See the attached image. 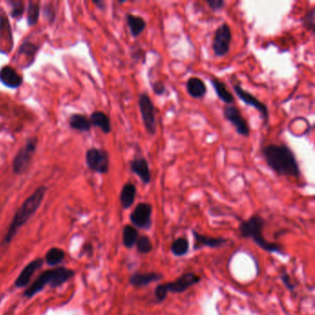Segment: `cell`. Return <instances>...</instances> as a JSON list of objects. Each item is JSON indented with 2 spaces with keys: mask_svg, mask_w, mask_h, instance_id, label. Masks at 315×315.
Segmentation results:
<instances>
[{
  "mask_svg": "<svg viewBox=\"0 0 315 315\" xmlns=\"http://www.w3.org/2000/svg\"><path fill=\"white\" fill-rule=\"evenodd\" d=\"M265 163L275 174L280 177L299 178L300 168L295 153L286 144L271 143L262 150Z\"/></svg>",
  "mask_w": 315,
  "mask_h": 315,
  "instance_id": "cell-1",
  "label": "cell"
},
{
  "mask_svg": "<svg viewBox=\"0 0 315 315\" xmlns=\"http://www.w3.org/2000/svg\"><path fill=\"white\" fill-rule=\"evenodd\" d=\"M265 225L264 218L259 215H253L249 219L239 224V234L243 239H251L260 249L270 253H278L286 256L282 246L275 242H270L263 237V230Z\"/></svg>",
  "mask_w": 315,
  "mask_h": 315,
  "instance_id": "cell-2",
  "label": "cell"
},
{
  "mask_svg": "<svg viewBox=\"0 0 315 315\" xmlns=\"http://www.w3.org/2000/svg\"><path fill=\"white\" fill-rule=\"evenodd\" d=\"M47 189L44 186L39 187L35 193H33L29 198L24 202L23 205L19 208L17 213L15 214L14 218L12 220L10 229L7 233L4 242L10 243L12 239L17 234L18 230L24 226L26 222L29 220L31 216L35 214L36 210L39 208L41 205L42 201L45 197Z\"/></svg>",
  "mask_w": 315,
  "mask_h": 315,
  "instance_id": "cell-3",
  "label": "cell"
},
{
  "mask_svg": "<svg viewBox=\"0 0 315 315\" xmlns=\"http://www.w3.org/2000/svg\"><path fill=\"white\" fill-rule=\"evenodd\" d=\"M73 274H74L73 271L66 268L54 269L47 271L43 273L38 277V279L25 291V296L29 298L33 297L35 294L42 290L47 284H50V286L54 287L60 286L68 279H70Z\"/></svg>",
  "mask_w": 315,
  "mask_h": 315,
  "instance_id": "cell-4",
  "label": "cell"
},
{
  "mask_svg": "<svg viewBox=\"0 0 315 315\" xmlns=\"http://www.w3.org/2000/svg\"><path fill=\"white\" fill-rule=\"evenodd\" d=\"M138 105L142 123L147 133L151 136H154L158 131L155 106L149 94L147 93H141L139 95Z\"/></svg>",
  "mask_w": 315,
  "mask_h": 315,
  "instance_id": "cell-5",
  "label": "cell"
},
{
  "mask_svg": "<svg viewBox=\"0 0 315 315\" xmlns=\"http://www.w3.org/2000/svg\"><path fill=\"white\" fill-rule=\"evenodd\" d=\"M232 31L227 23L217 27L212 42V49L216 58H224L230 50Z\"/></svg>",
  "mask_w": 315,
  "mask_h": 315,
  "instance_id": "cell-6",
  "label": "cell"
},
{
  "mask_svg": "<svg viewBox=\"0 0 315 315\" xmlns=\"http://www.w3.org/2000/svg\"><path fill=\"white\" fill-rule=\"evenodd\" d=\"M224 117L225 119L233 126L237 133L248 138L251 133V128L248 121L241 115L237 106L233 105H227L224 107Z\"/></svg>",
  "mask_w": 315,
  "mask_h": 315,
  "instance_id": "cell-7",
  "label": "cell"
},
{
  "mask_svg": "<svg viewBox=\"0 0 315 315\" xmlns=\"http://www.w3.org/2000/svg\"><path fill=\"white\" fill-rule=\"evenodd\" d=\"M152 205L141 202L129 215V220L135 228L148 230L152 228Z\"/></svg>",
  "mask_w": 315,
  "mask_h": 315,
  "instance_id": "cell-8",
  "label": "cell"
},
{
  "mask_svg": "<svg viewBox=\"0 0 315 315\" xmlns=\"http://www.w3.org/2000/svg\"><path fill=\"white\" fill-rule=\"evenodd\" d=\"M36 144H37L36 138L30 139L27 143L19 151L13 162V170L15 173L22 174L29 168L34 153L36 150Z\"/></svg>",
  "mask_w": 315,
  "mask_h": 315,
  "instance_id": "cell-9",
  "label": "cell"
},
{
  "mask_svg": "<svg viewBox=\"0 0 315 315\" xmlns=\"http://www.w3.org/2000/svg\"><path fill=\"white\" fill-rule=\"evenodd\" d=\"M88 167L100 174H105L109 170V156L105 150L92 148L86 153Z\"/></svg>",
  "mask_w": 315,
  "mask_h": 315,
  "instance_id": "cell-10",
  "label": "cell"
},
{
  "mask_svg": "<svg viewBox=\"0 0 315 315\" xmlns=\"http://www.w3.org/2000/svg\"><path fill=\"white\" fill-rule=\"evenodd\" d=\"M233 89L234 92L236 93L239 99L241 100L245 105L256 109L260 113V115L262 116L265 123H267L269 119V111L266 105L256 98L254 95H252L251 93L245 91L239 83H235V84L233 83Z\"/></svg>",
  "mask_w": 315,
  "mask_h": 315,
  "instance_id": "cell-11",
  "label": "cell"
},
{
  "mask_svg": "<svg viewBox=\"0 0 315 315\" xmlns=\"http://www.w3.org/2000/svg\"><path fill=\"white\" fill-rule=\"evenodd\" d=\"M201 282V276L198 274L189 272L185 274H181L179 278L176 280L171 281L169 283H165L164 286L167 289L168 293H183L189 288L197 285Z\"/></svg>",
  "mask_w": 315,
  "mask_h": 315,
  "instance_id": "cell-12",
  "label": "cell"
},
{
  "mask_svg": "<svg viewBox=\"0 0 315 315\" xmlns=\"http://www.w3.org/2000/svg\"><path fill=\"white\" fill-rule=\"evenodd\" d=\"M129 169L132 173L140 178L144 185L152 181V173L145 158H135L129 162Z\"/></svg>",
  "mask_w": 315,
  "mask_h": 315,
  "instance_id": "cell-13",
  "label": "cell"
},
{
  "mask_svg": "<svg viewBox=\"0 0 315 315\" xmlns=\"http://www.w3.org/2000/svg\"><path fill=\"white\" fill-rule=\"evenodd\" d=\"M193 238H194V250H199L203 247L209 248H220L228 243V239L225 238H215L210 236H205L200 234L195 230H193Z\"/></svg>",
  "mask_w": 315,
  "mask_h": 315,
  "instance_id": "cell-14",
  "label": "cell"
},
{
  "mask_svg": "<svg viewBox=\"0 0 315 315\" xmlns=\"http://www.w3.org/2000/svg\"><path fill=\"white\" fill-rule=\"evenodd\" d=\"M163 278V274L156 272L151 273H134L129 276V284L134 287H143L151 283L158 282Z\"/></svg>",
  "mask_w": 315,
  "mask_h": 315,
  "instance_id": "cell-15",
  "label": "cell"
},
{
  "mask_svg": "<svg viewBox=\"0 0 315 315\" xmlns=\"http://www.w3.org/2000/svg\"><path fill=\"white\" fill-rule=\"evenodd\" d=\"M0 81L7 87L16 89L22 85L23 77L18 74L16 70L12 69V67L6 66L0 70Z\"/></svg>",
  "mask_w": 315,
  "mask_h": 315,
  "instance_id": "cell-16",
  "label": "cell"
},
{
  "mask_svg": "<svg viewBox=\"0 0 315 315\" xmlns=\"http://www.w3.org/2000/svg\"><path fill=\"white\" fill-rule=\"evenodd\" d=\"M186 89L189 95L195 99L204 98L207 93V87L205 82L197 77H192L188 80Z\"/></svg>",
  "mask_w": 315,
  "mask_h": 315,
  "instance_id": "cell-17",
  "label": "cell"
},
{
  "mask_svg": "<svg viewBox=\"0 0 315 315\" xmlns=\"http://www.w3.org/2000/svg\"><path fill=\"white\" fill-rule=\"evenodd\" d=\"M210 82L211 84L215 89L216 96L226 105H232L235 102V98H234L233 94H231V92L228 90L226 83L216 78H211Z\"/></svg>",
  "mask_w": 315,
  "mask_h": 315,
  "instance_id": "cell-18",
  "label": "cell"
},
{
  "mask_svg": "<svg viewBox=\"0 0 315 315\" xmlns=\"http://www.w3.org/2000/svg\"><path fill=\"white\" fill-rule=\"evenodd\" d=\"M126 21H127V24L129 29V33L132 37L137 38L145 31L147 24L143 18L131 14V13H128L126 16Z\"/></svg>",
  "mask_w": 315,
  "mask_h": 315,
  "instance_id": "cell-19",
  "label": "cell"
},
{
  "mask_svg": "<svg viewBox=\"0 0 315 315\" xmlns=\"http://www.w3.org/2000/svg\"><path fill=\"white\" fill-rule=\"evenodd\" d=\"M42 264H43V260L41 259H37L33 261L32 263H30L19 275L17 280L15 282L16 286L23 287V286H27L31 280V277L34 275L37 269L41 267Z\"/></svg>",
  "mask_w": 315,
  "mask_h": 315,
  "instance_id": "cell-20",
  "label": "cell"
},
{
  "mask_svg": "<svg viewBox=\"0 0 315 315\" xmlns=\"http://www.w3.org/2000/svg\"><path fill=\"white\" fill-rule=\"evenodd\" d=\"M137 195V188L133 183L128 182L122 187L119 200L123 209H129L134 204L135 198Z\"/></svg>",
  "mask_w": 315,
  "mask_h": 315,
  "instance_id": "cell-21",
  "label": "cell"
},
{
  "mask_svg": "<svg viewBox=\"0 0 315 315\" xmlns=\"http://www.w3.org/2000/svg\"><path fill=\"white\" fill-rule=\"evenodd\" d=\"M90 122H91V125H94L95 127L101 128V130L105 134L110 133L111 129H112L110 119L105 113L99 112V111L94 112L91 116Z\"/></svg>",
  "mask_w": 315,
  "mask_h": 315,
  "instance_id": "cell-22",
  "label": "cell"
},
{
  "mask_svg": "<svg viewBox=\"0 0 315 315\" xmlns=\"http://www.w3.org/2000/svg\"><path fill=\"white\" fill-rule=\"evenodd\" d=\"M140 236H139L138 229L133 226L126 225L123 228V245L125 246L127 249H131L136 244L137 239Z\"/></svg>",
  "mask_w": 315,
  "mask_h": 315,
  "instance_id": "cell-23",
  "label": "cell"
},
{
  "mask_svg": "<svg viewBox=\"0 0 315 315\" xmlns=\"http://www.w3.org/2000/svg\"><path fill=\"white\" fill-rule=\"evenodd\" d=\"M171 252L177 257L185 256L190 251V242L186 238H178L174 239L170 246Z\"/></svg>",
  "mask_w": 315,
  "mask_h": 315,
  "instance_id": "cell-24",
  "label": "cell"
},
{
  "mask_svg": "<svg viewBox=\"0 0 315 315\" xmlns=\"http://www.w3.org/2000/svg\"><path fill=\"white\" fill-rule=\"evenodd\" d=\"M70 127L80 131H88L91 128V122L87 117L82 115H73L70 119Z\"/></svg>",
  "mask_w": 315,
  "mask_h": 315,
  "instance_id": "cell-25",
  "label": "cell"
},
{
  "mask_svg": "<svg viewBox=\"0 0 315 315\" xmlns=\"http://www.w3.org/2000/svg\"><path fill=\"white\" fill-rule=\"evenodd\" d=\"M135 245L137 248V251L140 254H149L153 249L151 239L146 235L140 236L137 239V242Z\"/></svg>",
  "mask_w": 315,
  "mask_h": 315,
  "instance_id": "cell-26",
  "label": "cell"
},
{
  "mask_svg": "<svg viewBox=\"0 0 315 315\" xmlns=\"http://www.w3.org/2000/svg\"><path fill=\"white\" fill-rule=\"evenodd\" d=\"M302 26L308 32H310L312 35L315 33V7L309 8L307 12L305 13L302 20Z\"/></svg>",
  "mask_w": 315,
  "mask_h": 315,
  "instance_id": "cell-27",
  "label": "cell"
},
{
  "mask_svg": "<svg viewBox=\"0 0 315 315\" xmlns=\"http://www.w3.org/2000/svg\"><path fill=\"white\" fill-rule=\"evenodd\" d=\"M64 251L58 248H53L47 252L46 260L48 264L54 265V264L60 263L64 259Z\"/></svg>",
  "mask_w": 315,
  "mask_h": 315,
  "instance_id": "cell-28",
  "label": "cell"
},
{
  "mask_svg": "<svg viewBox=\"0 0 315 315\" xmlns=\"http://www.w3.org/2000/svg\"><path fill=\"white\" fill-rule=\"evenodd\" d=\"M39 11H40V8L37 3L30 2L28 13H27V21L29 25L33 26L37 23L38 18H39Z\"/></svg>",
  "mask_w": 315,
  "mask_h": 315,
  "instance_id": "cell-29",
  "label": "cell"
},
{
  "mask_svg": "<svg viewBox=\"0 0 315 315\" xmlns=\"http://www.w3.org/2000/svg\"><path fill=\"white\" fill-rule=\"evenodd\" d=\"M151 87H152L153 94L158 95V96H162L167 92V87H166L165 82L160 81V80L151 82Z\"/></svg>",
  "mask_w": 315,
  "mask_h": 315,
  "instance_id": "cell-30",
  "label": "cell"
},
{
  "mask_svg": "<svg viewBox=\"0 0 315 315\" xmlns=\"http://www.w3.org/2000/svg\"><path fill=\"white\" fill-rule=\"evenodd\" d=\"M154 297H155L156 302H158V303L163 302L164 300L167 298V297H168V291L165 288L164 284H160V285H158L155 287V289H154Z\"/></svg>",
  "mask_w": 315,
  "mask_h": 315,
  "instance_id": "cell-31",
  "label": "cell"
},
{
  "mask_svg": "<svg viewBox=\"0 0 315 315\" xmlns=\"http://www.w3.org/2000/svg\"><path fill=\"white\" fill-rule=\"evenodd\" d=\"M10 3L12 7V17H19L24 13V5L22 1H11Z\"/></svg>",
  "mask_w": 315,
  "mask_h": 315,
  "instance_id": "cell-32",
  "label": "cell"
},
{
  "mask_svg": "<svg viewBox=\"0 0 315 315\" xmlns=\"http://www.w3.org/2000/svg\"><path fill=\"white\" fill-rule=\"evenodd\" d=\"M205 3L215 12H220L226 6V2L224 0H205Z\"/></svg>",
  "mask_w": 315,
  "mask_h": 315,
  "instance_id": "cell-33",
  "label": "cell"
},
{
  "mask_svg": "<svg viewBox=\"0 0 315 315\" xmlns=\"http://www.w3.org/2000/svg\"><path fill=\"white\" fill-rule=\"evenodd\" d=\"M36 51H37V47L32 43H24L20 48V52L22 54L27 55V56H32V57L35 56Z\"/></svg>",
  "mask_w": 315,
  "mask_h": 315,
  "instance_id": "cell-34",
  "label": "cell"
},
{
  "mask_svg": "<svg viewBox=\"0 0 315 315\" xmlns=\"http://www.w3.org/2000/svg\"><path fill=\"white\" fill-rule=\"evenodd\" d=\"M280 278L282 282L284 283V285L286 286V288L289 290V291H294L295 290V285L291 282V278L289 276V274L286 273V271L283 270L281 272Z\"/></svg>",
  "mask_w": 315,
  "mask_h": 315,
  "instance_id": "cell-35",
  "label": "cell"
},
{
  "mask_svg": "<svg viewBox=\"0 0 315 315\" xmlns=\"http://www.w3.org/2000/svg\"><path fill=\"white\" fill-rule=\"evenodd\" d=\"M4 31H6V32H9L10 34H11V31H10V24H9V22H8V20H7V18L2 14H0V32H4Z\"/></svg>",
  "mask_w": 315,
  "mask_h": 315,
  "instance_id": "cell-36",
  "label": "cell"
}]
</instances>
